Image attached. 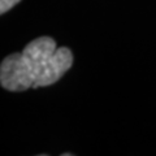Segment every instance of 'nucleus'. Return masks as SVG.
I'll use <instances>...</instances> for the list:
<instances>
[{"label": "nucleus", "mask_w": 156, "mask_h": 156, "mask_svg": "<svg viewBox=\"0 0 156 156\" xmlns=\"http://www.w3.org/2000/svg\"><path fill=\"white\" fill-rule=\"evenodd\" d=\"M56 48V42L52 38L41 37L29 43L22 52L7 56L0 66L2 86L8 91L34 89L38 77Z\"/></svg>", "instance_id": "obj_1"}, {"label": "nucleus", "mask_w": 156, "mask_h": 156, "mask_svg": "<svg viewBox=\"0 0 156 156\" xmlns=\"http://www.w3.org/2000/svg\"><path fill=\"white\" fill-rule=\"evenodd\" d=\"M72 64H73L72 51L66 47H57L56 51L48 58L41 76L38 77L35 85H34V89L43 87V86H50L57 82L70 69Z\"/></svg>", "instance_id": "obj_2"}, {"label": "nucleus", "mask_w": 156, "mask_h": 156, "mask_svg": "<svg viewBox=\"0 0 156 156\" xmlns=\"http://www.w3.org/2000/svg\"><path fill=\"white\" fill-rule=\"evenodd\" d=\"M20 2H21V0H0V13L4 14Z\"/></svg>", "instance_id": "obj_3"}]
</instances>
